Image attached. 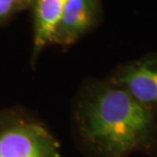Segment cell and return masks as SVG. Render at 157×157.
I'll use <instances>...</instances> for the list:
<instances>
[{
    "label": "cell",
    "mask_w": 157,
    "mask_h": 157,
    "mask_svg": "<svg viewBox=\"0 0 157 157\" xmlns=\"http://www.w3.org/2000/svg\"><path fill=\"white\" fill-rule=\"evenodd\" d=\"M73 129L87 157L151 155L157 144V112L106 78L90 79L76 95Z\"/></svg>",
    "instance_id": "cell-1"
},
{
    "label": "cell",
    "mask_w": 157,
    "mask_h": 157,
    "mask_svg": "<svg viewBox=\"0 0 157 157\" xmlns=\"http://www.w3.org/2000/svg\"><path fill=\"white\" fill-rule=\"evenodd\" d=\"M0 157H62L58 140L22 109H0Z\"/></svg>",
    "instance_id": "cell-2"
},
{
    "label": "cell",
    "mask_w": 157,
    "mask_h": 157,
    "mask_svg": "<svg viewBox=\"0 0 157 157\" xmlns=\"http://www.w3.org/2000/svg\"><path fill=\"white\" fill-rule=\"evenodd\" d=\"M106 79L140 105L157 112V53L123 63Z\"/></svg>",
    "instance_id": "cell-3"
},
{
    "label": "cell",
    "mask_w": 157,
    "mask_h": 157,
    "mask_svg": "<svg viewBox=\"0 0 157 157\" xmlns=\"http://www.w3.org/2000/svg\"><path fill=\"white\" fill-rule=\"evenodd\" d=\"M101 18V0H69L56 28L53 44L74 45L94 31Z\"/></svg>",
    "instance_id": "cell-4"
},
{
    "label": "cell",
    "mask_w": 157,
    "mask_h": 157,
    "mask_svg": "<svg viewBox=\"0 0 157 157\" xmlns=\"http://www.w3.org/2000/svg\"><path fill=\"white\" fill-rule=\"evenodd\" d=\"M69 0H33L29 10L33 13V49L31 64L43 51L53 44V39L63 10Z\"/></svg>",
    "instance_id": "cell-5"
},
{
    "label": "cell",
    "mask_w": 157,
    "mask_h": 157,
    "mask_svg": "<svg viewBox=\"0 0 157 157\" xmlns=\"http://www.w3.org/2000/svg\"><path fill=\"white\" fill-rule=\"evenodd\" d=\"M33 0H0V26L6 25L22 11L29 10Z\"/></svg>",
    "instance_id": "cell-6"
},
{
    "label": "cell",
    "mask_w": 157,
    "mask_h": 157,
    "mask_svg": "<svg viewBox=\"0 0 157 157\" xmlns=\"http://www.w3.org/2000/svg\"><path fill=\"white\" fill-rule=\"evenodd\" d=\"M153 157H157V144H156V146H155V148H154V150H153V152H152V154H151Z\"/></svg>",
    "instance_id": "cell-7"
}]
</instances>
